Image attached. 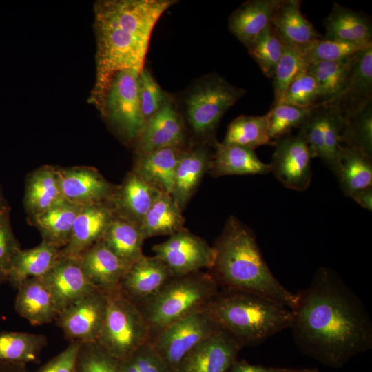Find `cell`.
<instances>
[{"instance_id":"277c9868","label":"cell","mask_w":372,"mask_h":372,"mask_svg":"<svg viewBox=\"0 0 372 372\" xmlns=\"http://www.w3.org/2000/svg\"><path fill=\"white\" fill-rule=\"evenodd\" d=\"M203 311L242 347L256 346L291 328L290 308L245 290L218 289Z\"/></svg>"},{"instance_id":"11a10c76","label":"cell","mask_w":372,"mask_h":372,"mask_svg":"<svg viewBox=\"0 0 372 372\" xmlns=\"http://www.w3.org/2000/svg\"><path fill=\"white\" fill-rule=\"evenodd\" d=\"M8 282L7 271L0 265V283Z\"/></svg>"},{"instance_id":"5bb4252c","label":"cell","mask_w":372,"mask_h":372,"mask_svg":"<svg viewBox=\"0 0 372 372\" xmlns=\"http://www.w3.org/2000/svg\"><path fill=\"white\" fill-rule=\"evenodd\" d=\"M187 127L175 98L170 94L162 108L147 121L134 143L135 155L169 147H185Z\"/></svg>"},{"instance_id":"4316f807","label":"cell","mask_w":372,"mask_h":372,"mask_svg":"<svg viewBox=\"0 0 372 372\" xmlns=\"http://www.w3.org/2000/svg\"><path fill=\"white\" fill-rule=\"evenodd\" d=\"M209 172L214 177L228 175H256L271 172L254 149L235 144L217 143Z\"/></svg>"},{"instance_id":"e575fe53","label":"cell","mask_w":372,"mask_h":372,"mask_svg":"<svg viewBox=\"0 0 372 372\" xmlns=\"http://www.w3.org/2000/svg\"><path fill=\"white\" fill-rule=\"evenodd\" d=\"M102 240L113 253L130 265L144 255L143 245L145 239L141 227L115 214Z\"/></svg>"},{"instance_id":"4fadbf2b","label":"cell","mask_w":372,"mask_h":372,"mask_svg":"<svg viewBox=\"0 0 372 372\" xmlns=\"http://www.w3.org/2000/svg\"><path fill=\"white\" fill-rule=\"evenodd\" d=\"M107 304V293L96 289L60 311L55 319L56 323L70 342H96L104 322Z\"/></svg>"},{"instance_id":"ffe728a7","label":"cell","mask_w":372,"mask_h":372,"mask_svg":"<svg viewBox=\"0 0 372 372\" xmlns=\"http://www.w3.org/2000/svg\"><path fill=\"white\" fill-rule=\"evenodd\" d=\"M160 192L132 170L116 185L109 202L115 216L141 227Z\"/></svg>"},{"instance_id":"60d3db41","label":"cell","mask_w":372,"mask_h":372,"mask_svg":"<svg viewBox=\"0 0 372 372\" xmlns=\"http://www.w3.org/2000/svg\"><path fill=\"white\" fill-rule=\"evenodd\" d=\"M372 46L322 37L300 50L308 64L318 61H341Z\"/></svg>"},{"instance_id":"7c38bea8","label":"cell","mask_w":372,"mask_h":372,"mask_svg":"<svg viewBox=\"0 0 372 372\" xmlns=\"http://www.w3.org/2000/svg\"><path fill=\"white\" fill-rule=\"evenodd\" d=\"M152 250L174 276L210 269L216 255L214 247L206 240L185 227L169 236L166 241L154 245Z\"/></svg>"},{"instance_id":"4dcf8cb0","label":"cell","mask_w":372,"mask_h":372,"mask_svg":"<svg viewBox=\"0 0 372 372\" xmlns=\"http://www.w3.org/2000/svg\"><path fill=\"white\" fill-rule=\"evenodd\" d=\"M59 251L43 240L33 248L19 249L10 259L7 269L8 282L17 289L27 279L43 277L58 260Z\"/></svg>"},{"instance_id":"2e32d148","label":"cell","mask_w":372,"mask_h":372,"mask_svg":"<svg viewBox=\"0 0 372 372\" xmlns=\"http://www.w3.org/2000/svg\"><path fill=\"white\" fill-rule=\"evenodd\" d=\"M242 347L220 329L191 349L175 372H227Z\"/></svg>"},{"instance_id":"8992f818","label":"cell","mask_w":372,"mask_h":372,"mask_svg":"<svg viewBox=\"0 0 372 372\" xmlns=\"http://www.w3.org/2000/svg\"><path fill=\"white\" fill-rule=\"evenodd\" d=\"M246 92L218 74L196 81L185 92L179 108L187 129L198 139L196 142L214 147L218 143L215 133L222 117Z\"/></svg>"},{"instance_id":"1f68e13d","label":"cell","mask_w":372,"mask_h":372,"mask_svg":"<svg viewBox=\"0 0 372 372\" xmlns=\"http://www.w3.org/2000/svg\"><path fill=\"white\" fill-rule=\"evenodd\" d=\"M81 209L64 200L28 219L40 232L43 241L61 250L70 240L74 222Z\"/></svg>"},{"instance_id":"7bdbcfd3","label":"cell","mask_w":372,"mask_h":372,"mask_svg":"<svg viewBox=\"0 0 372 372\" xmlns=\"http://www.w3.org/2000/svg\"><path fill=\"white\" fill-rule=\"evenodd\" d=\"M308 65L300 50L285 42L282 55L272 78L274 92L273 105L280 102L291 82Z\"/></svg>"},{"instance_id":"ee69618b","label":"cell","mask_w":372,"mask_h":372,"mask_svg":"<svg viewBox=\"0 0 372 372\" xmlns=\"http://www.w3.org/2000/svg\"><path fill=\"white\" fill-rule=\"evenodd\" d=\"M319 98L316 81L305 69L291 82L277 104L311 107L319 105Z\"/></svg>"},{"instance_id":"9f6ffc18","label":"cell","mask_w":372,"mask_h":372,"mask_svg":"<svg viewBox=\"0 0 372 372\" xmlns=\"http://www.w3.org/2000/svg\"><path fill=\"white\" fill-rule=\"evenodd\" d=\"M285 372H318L316 369H300V370H293V369H285Z\"/></svg>"},{"instance_id":"8fae6325","label":"cell","mask_w":372,"mask_h":372,"mask_svg":"<svg viewBox=\"0 0 372 372\" xmlns=\"http://www.w3.org/2000/svg\"><path fill=\"white\" fill-rule=\"evenodd\" d=\"M271 172L287 189L304 191L311 184L313 158L302 133L287 134L273 141Z\"/></svg>"},{"instance_id":"44dd1931","label":"cell","mask_w":372,"mask_h":372,"mask_svg":"<svg viewBox=\"0 0 372 372\" xmlns=\"http://www.w3.org/2000/svg\"><path fill=\"white\" fill-rule=\"evenodd\" d=\"M114 217L110 202L81 207L74 222L70 240L60 250V255L78 257L102 240Z\"/></svg>"},{"instance_id":"e0dca14e","label":"cell","mask_w":372,"mask_h":372,"mask_svg":"<svg viewBox=\"0 0 372 372\" xmlns=\"http://www.w3.org/2000/svg\"><path fill=\"white\" fill-rule=\"evenodd\" d=\"M174 277L159 258L143 255L129 266L118 289L130 301L140 306L154 297Z\"/></svg>"},{"instance_id":"9c48e42d","label":"cell","mask_w":372,"mask_h":372,"mask_svg":"<svg viewBox=\"0 0 372 372\" xmlns=\"http://www.w3.org/2000/svg\"><path fill=\"white\" fill-rule=\"evenodd\" d=\"M220 329L202 310L169 324L149 342L172 372H175L183 358L191 349Z\"/></svg>"},{"instance_id":"f907efd6","label":"cell","mask_w":372,"mask_h":372,"mask_svg":"<svg viewBox=\"0 0 372 372\" xmlns=\"http://www.w3.org/2000/svg\"><path fill=\"white\" fill-rule=\"evenodd\" d=\"M278 370V369L252 365L245 361L236 360L227 372H277Z\"/></svg>"},{"instance_id":"d590c367","label":"cell","mask_w":372,"mask_h":372,"mask_svg":"<svg viewBox=\"0 0 372 372\" xmlns=\"http://www.w3.org/2000/svg\"><path fill=\"white\" fill-rule=\"evenodd\" d=\"M353 56L341 61H318L309 64L307 70L316 81L320 95L319 105L337 101L344 90Z\"/></svg>"},{"instance_id":"ba28073f","label":"cell","mask_w":372,"mask_h":372,"mask_svg":"<svg viewBox=\"0 0 372 372\" xmlns=\"http://www.w3.org/2000/svg\"><path fill=\"white\" fill-rule=\"evenodd\" d=\"M138 74L123 70L114 76L101 113L114 132L132 145L145 124L138 97Z\"/></svg>"},{"instance_id":"ac0fdd59","label":"cell","mask_w":372,"mask_h":372,"mask_svg":"<svg viewBox=\"0 0 372 372\" xmlns=\"http://www.w3.org/2000/svg\"><path fill=\"white\" fill-rule=\"evenodd\" d=\"M43 278L52 293L59 313L96 289L76 257L59 255Z\"/></svg>"},{"instance_id":"d6986e66","label":"cell","mask_w":372,"mask_h":372,"mask_svg":"<svg viewBox=\"0 0 372 372\" xmlns=\"http://www.w3.org/2000/svg\"><path fill=\"white\" fill-rule=\"evenodd\" d=\"M211 147L209 143L195 142L188 145L180 156L171 196L182 211L210 169L214 154Z\"/></svg>"},{"instance_id":"cb8c5ba5","label":"cell","mask_w":372,"mask_h":372,"mask_svg":"<svg viewBox=\"0 0 372 372\" xmlns=\"http://www.w3.org/2000/svg\"><path fill=\"white\" fill-rule=\"evenodd\" d=\"M372 101V47L355 54L342 94L333 104L343 116Z\"/></svg>"},{"instance_id":"6f0895ef","label":"cell","mask_w":372,"mask_h":372,"mask_svg":"<svg viewBox=\"0 0 372 372\" xmlns=\"http://www.w3.org/2000/svg\"><path fill=\"white\" fill-rule=\"evenodd\" d=\"M277 372H285V369H278Z\"/></svg>"},{"instance_id":"836d02e7","label":"cell","mask_w":372,"mask_h":372,"mask_svg":"<svg viewBox=\"0 0 372 372\" xmlns=\"http://www.w3.org/2000/svg\"><path fill=\"white\" fill-rule=\"evenodd\" d=\"M182 210L171 194L160 192L141 225L145 239L162 235H172L184 228Z\"/></svg>"},{"instance_id":"52a82bcc","label":"cell","mask_w":372,"mask_h":372,"mask_svg":"<svg viewBox=\"0 0 372 372\" xmlns=\"http://www.w3.org/2000/svg\"><path fill=\"white\" fill-rule=\"evenodd\" d=\"M107 296L105 316L96 342L121 360L150 341V331L138 307L118 288Z\"/></svg>"},{"instance_id":"6da1fadb","label":"cell","mask_w":372,"mask_h":372,"mask_svg":"<svg viewBox=\"0 0 372 372\" xmlns=\"http://www.w3.org/2000/svg\"><path fill=\"white\" fill-rule=\"evenodd\" d=\"M291 329L304 353L340 367L372 346V322L359 297L335 271L320 267L297 294Z\"/></svg>"},{"instance_id":"f35d334b","label":"cell","mask_w":372,"mask_h":372,"mask_svg":"<svg viewBox=\"0 0 372 372\" xmlns=\"http://www.w3.org/2000/svg\"><path fill=\"white\" fill-rule=\"evenodd\" d=\"M343 117L341 145L359 149L372 157V101Z\"/></svg>"},{"instance_id":"bcb514c9","label":"cell","mask_w":372,"mask_h":372,"mask_svg":"<svg viewBox=\"0 0 372 372\" xmlns=\"http://www.w3.org/2000/svg\"><path fill=\"white\" fill-rule=\"evenodd\" d=\"M138 90L145 123L162 108L169 94L162 90L149 70L145 67L138 74Z\"/></svg>"},{"instance_id":"484cf974","label":"cell","mask_w":372,"mask_h":372,"mask_svg":"<svg viewBox=\"0 0 372 372\" xmlns=\"http://www.w3.org/2000/svg\"><path fill=\"white\" fill-rule=\"evenodd\" d=\"M186 147H164L135 155L132 170L152 187L172 194L178 163Z\"/></svg>"},{"instance_id":"d6a6232c","label":"cell","mask_w":372,"mask_h":372,"mask_svg":"<svg viewBox=\"0 0 372 372\" xmlns=\"http://www.w3.org/2000/svg\"><path fill=\"white\" fill-rule=\"evenodd\" d=\"M333 174L347 197L372 187V157L363 151L341 145Z\"/></svg>"},{"instance_id":"7dc6e473","label":"cell","mask_w":372,"mask_h":372,"mask_svg":"<svg viewBox=\"0 0 372 372\" xmlns=\"http://www.w3.org/2000/svg\"><path fill=\"white\" fill-rule=\"evenodd\" d=\"M121 372H172L149 342L120 360Z\"/></svg>"},{"instance_id":"83f0119b","label":"cell","mask_w":372,"mask_h":372,"mask_svg":"<svg viewBox=\"0 0 372 372\" xmlns=\"http://www.w3.org/2000/svg\"><path fill=\"white\" fill-rule=\"evenodd\" d=\"M64 200L56 167L43 165L27 176L23 205L28 218Z\"/></svg>"},{"instance_id":"681fc988","label":"cell","mask_w":372,"mask_h":372,"mask_svg":"<svg viewBox=\"0 0 372 372\" xmlns=\"http://www.w3.org/2000/svg\"><path fill=\"white\" fill-rule=\"evenodd\" d=\"M9 218L10 212L0 216V265L6 271L10 259L21 249L12 230Z\"/></svg>"},{"instance_id":"30bf717a","label":"cell","mask_w":372,"mask_h":372,"mask_svg":"<svg viewBox=\"0 0 372 372\" xmlns=\"http://www.w3.org/2000/svg\"><path fill=\"white\" fill-rule=\"evenodd\" d=\"M344 117L335 104L318 105L299 128L312 158H320L334 172L341 147Z\"/></svg>"},{"instance_id":"d4e9b609","label":"cell","mask_w":372,"mask_h":372,"mask_svg":"<svg viewBox=\"0 0 372 372\" xmlns=\"http://www.w3.org/2000/svg\"><path fill=\"white\" fill-rule=\"evenodd\" d=\"M282 0H249L229 17V31L247 48L271 24Z\"/></svg>"},{"instance_id":"f5cc1de1","label":"cell","mask_w":372,"mask_h":372,"mask_svg":"<svg viewBox=\"0 0 372 372\" xmlns=\"http://www.w3.org/2000/svg\"><path fill=\"white\" fill-rule=\"evenodd\" d=\"M0 372H29L25 364L0 362Z\"/></svg>"},{"instance_id":"db71d44e","label":"cell","mask_w":372,"mask_h":372,"mask_svg":"<svg viewBox=\"0 0 372 372\" xmlns=\"http://www.w3.org/2000/svg\"><path fill=\"white\" fill-rule=\"evenodd\" d=\"M10 211V207L8 205L6 200L5 199L0 187V216L6 213H9Z\"/></svg>"},{"instance_id":"9a60e30c","label":"cell","mask_w":372,"mask_h":372,"mask_svg":"<svg viewBox=\"0 0 372 372\" xmlns=\"http://www.w3.org/2000/svg\"><path fill=\"white\" fill-rule=\"evenodd\" d=\"M56 169L64 199L80 207L109 202L116 187L92 167Z\"/></svg>"},{"instance_id":"603a6c76","label":"cell","mask_w":372,"mask_h":372,"mask_svg":"<svg viewBox=\"0 0 372 372\" xmlns=\"http://www.w3.org/2000/svg\"><path fill=\"white\" fill-rule=\"evenodd\" d=\"M17 289L14 309L31 324L43 325L56 319L59 313L56 304L43 277L27 279Z\"/></svg>"},{"instance_id":"f6af8a7d","label":"cell","mask_w":372,"mask_h":372,"mask_svg":"<svg viewBox=\"0 0 372 372\" xmlns=\"http://www.w3.org/2000/svg\"><path fill=\"white\" fill-rule=\"evenodd\" d=\"M76 372H121L120 360L109 354L97 342L82 343Z\"/></svg>"},{"instance_id":"74e56055","label":"cell","mask_w":372,"mask_h":372,"mask_svg":"<svg viewBox=\"0 0 372 372\" xmlns=\"http://www.w3.org/2000/svg\"><path fill=\"white\" fill-rule=\"evenodd\" d=\"M222 143L253 149L262 145H273L266 115L238 116L229 124Z\"/></svg>"},{"instance_id":"816d5d0a","label":"cell","mask_w":372,"mask_h":372,"mask_svg":"<svg viewBox=\"0 0 372 372\" xmlns=\"http://www.w3.org/2000/svg\"><path fill=\"white\" fill-rule=\"evenodd\" d=\"M350 198L364 209L372 211V187L359 190L353 193Z\"/></svg>"},{"instance_id":"8d00e7d4","label":"cell","mask_w":372,"mask_h":372,"mask_svg":"<svg viewBox=\"0 0 372 372\" xmlns=\"http://www.w3.org/2000/svg\"><path fill=\"white\" fill-rule=\"evenodd\" d=\"M48 344L42 334L27 332L0 333V362L21 363L37 362Z\"/></svg>"},{"instance_id":"5b68a950","label":"cell","mask_w":372,"mask_h":372,"mask_svg":"<svg viewBox=\"0 0 372 372\" xmlns=\"http://www.w3.org/2000/svg\"><path fill=\"white\" fill-rule=\"evenodd\" d=\"M218 289L209 273L174 276L151 300L137 306L149 327L150 340L172 322L203 310Z\"/></svg>"},{"instance_id":"7a4b0ae2","label":"cell","mask_w":372,"mask_h":372,"mask_svg":"<svg viewBox=\"0 0 372 372\" xmlns=\"http://www.w3.org/2000/svg\"><path fill=\"white\" fill-rule=\"evenodd\" d=\"M176 0H101L94 6L96 74L88 101L101 113L114 76L145 67L153 30Z\"/></svg>"},{"instance_id":"f546056e","label":"cell","mask_w":372,"mask_h":372,"mask_svg":"<svg viewBox=\"0 0 372 372\" xmlns=\"http://www.w3.org/2000/svg\"><path fill=\"white\" fill-rule=\"evenodd\" d=\"M326 39L372 46V25L369 16L334 3L324 19Z\"/></svg>"},{"instance_id":"c3c4849f","label":"cell","mask_w":372,"mask_h":372,"mask_svg":"<svg viewBox=\"0 0 372 372\" xmlns=\"http://www.w3.org/2000/svg\"><path fill=\"white\" fill-rule=\"evenodd\" d=\"M82 342H70L56 356L34 372H76V362Z\"/></svg>"},{"instance_id":"ab89813d","label":"cell","mask_w":372,"mask_h":372,"mask_svg":"<svg viewBox=\"0 0 372 372\" xmlns=\"http://www.w3.org/2000/svg\"><path fill=\"white\" fill-rule=\"evenodd\" d=\"M284 45V41L271 23L247 49L263 74L272 79Z\"/></svg>"},{"instance_id":"f1b7e54d","label":"cell","mask_w":372,"mask_h":372,"mask_svg":"<svg viewBox=\"0 0 372 372\" xmlns=\"http://www.w3.org/2000/svg\"><path fill=\"white\" fill-rule=\"evenodd\" d=\"M300 4L298 0H282L271 23L286 43L299 50L323 37L302 14Z\"/></svg>"},{"instance_id":"7402d4cb","label":"cell","mask_w":372,"mask_h":372,"mask_svg":"<svg viewBox=\"0 0 372 372\" xmlns=\"http://www.w3.org/2000/svg\"><path fill=\"white\" fill-rule=\"evenodd\" d=\"M76 258L92 286L105 293L118 288L130 266L113 253L103 240Z\"/></svg>"},{"instance_id":"b9f144b4","label":"cell","mask_w":372,"mask_h":372,"mask_svg":"<svg viewBox=\"0 0 372 372\" xmlns=\"http://www.w3.org/2000/svg\"><path fill=\"white\" fill-rule=\"evenodd\" d=\"M316 106L300 107L286 104L273 105L265 114L271 141L273 142L290 134L293 128L299 129L305 123Z\"/></svg>"},{"instance_id":"3957f363","label":"cell","mask_w":372,"mask_h":372,"mask_svg":"<svg viewBox=\"0 0 372 372\" xmlns=\"http://www.w3.org/2000/svg\"><path fill=\"white\" fill-rule=\"evenodd\" d=\"M209 273L222 288L253 292L293 309L297 295L287 290L268 267L253 231L230 216L213 246Z\"/></svg>"}]
</instances>
